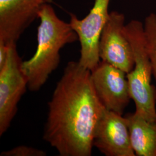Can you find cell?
Listing matches in <instances>:
<instances>
[{"label":"cell","instance_id":"cell-1","mask_svg":"<svg viewBox=\"0 0 156 156\" xmlns=\"http://www.w3.org/2000/svg\"><path fill=\"white\" fill-rule=\"evenodd\" d=\"M105 109L91 71L78 62H69L48 102L44 140L60 156H91L95 130Z\"/></svg>","mask_w":156,"mask_h":156},{"label":"cell","instance_id":"cell-2","mask_svg":"<svg viewBox=\"0 0 156 156\" xmlns=\"http://www.w3.org/2000/svg\"><path fill=\"white\" fill-rule=\"evenodd\" d=\"M38 18L37 49L32 57L22 62L21 66L31 91H39L58 67L60 50L79 41L69 22L60 19L50 4L42 8Z\"/></svg>","mask_w":156,"mask_h":156},{"label":"cell","instance_id":"cell-3","mask_svg":"<svg viewBox=\"0 0 156 156\" xmlns=\"http://www.w3.org/2000/svg\"><path fill=\"white\" fill-rule=\"evenodd\" d=\"M124 32L134 55L133 69L127 74L135 113L147 120L156 119V89L151 85L153 75L145 38L144 24L133 20L126 24Z\"/></svg>","mask_w":156,"mask_h":156},{"label":"cell","instance_id":"cell-4","mask_svg":"<svg viewBox=\"0 0 156 156\" xmlns=\"http://www.w3.org/2000/svg\"><path fill=\"white\" fill-rule=\"evenodd\" d=\"M22 63L16 43L9 44L5 62L0 68V136L10 127L16 115L18 104L28 88Z\"/></svg>","mask_w":156,"mask_h":156},{"label":"cell","instance_id":"cell-5","mask_svg":"<svg viewBox=\"0 0 156 156\" xmlns=\"http://www.w3.org/2000/svg\"><path fill=\"white\" fill-rule=\"evenodd\" d=\"M111 0H94L93 7L85 17L80 19L69 13V23L78 36L80 45L79 63L90 71L101 62L99 42L103 28L108 20Z\"/></svg>","mask_w":156,"mask_h":156},{"label":"cell","instance_id":"cell-6","mask_svg":"<svg viewBox=\"0 0 156 156\" xmlns=\"http://www.w3.org/2000/svg\"><path fill=\"white\" fill-rule=\"evenodd\" d=\"M95 91L106 110L122 115L131 100L127 73L101 61L91 71Z\"/></svg>","mask_w":156,"mask_h":156},{"label":"cell","instance_id":"cell-7","mask_svg":"<svg viewBox=\"0 0 156 156\" xmlns=\"http://www.w3.org/2000/svg\"><path fill=\"white\" fill-rule=\"evenodd\" d=\"M125 16L117 11L109 13L101 35L99 56L105 62L127 74L134 68L133 51L125 32Z\"/></svg>","mask_w":156,"mask_h":156},{"label":"cell","instance_id":"cell-8","mask_svg":"<svg viewBox=\"0 0 156 156\" xmlns=\"http://www.w3.org/2000/svg\"><path fill=\"white\" fill-rule=\"evenodd\" d=\"M53 0H0V41L17 43L24 31L38 18L39 12Z\"/></svg>","mask_w":156,"mask_h":156},{"label":"cell","instance_id":"cell-9","mask_svg":"<svg viewBox=\"0 0 156 156\" xmlns=\"http://www.w3.org/2000/svg\"><path fill=\"white\" fill-rule=\"evenodd\" d=\"M93 146L106 156H135L126 117L105 109L95 130Z\"/></svg>","mask_w":156,"mask_h":156},{"label":"cell","instance_id":"cell-10","mask_svg":"<svg viewBox=\"0 0 156 156\" xmlns=\"http://www.w3.org/2000/svg\"><path fill=\"white\" fill-rule=\"evenodd\" d=\"M125 117L135 156H156V119L147 120L135 112Z\"/></svg>","mask_w":156,"mask_h":156},{"label":"cell","instance_id":"cell-11","mask_svg":"<svg viewBox=\"0 0 156 156\" xmlns=\"http://www.w3.org/2000/svg\"><path fill=\"white\" fill-rule=\"evenodd\" d=\"M144 29L146 46L151 60L153 75L154 76L156 82V14L151 13L146 17Z\"/></svg>","mask_w":156,"mask_h":156},{"label":"cell","instance_id":"cell-12","mask_svg":"<svg viewBox=\"0 0 156 156\" xmlns=\"http://www.w3.org/2000/svg\"><path fill=\"white\" fill-rule=\"evenodd\" d=\"M46 152L41 149L25 145L18 146L1 153V156H46Z\"/></svg>","mask_w":156,"mask_h":156},{"label":"cell","instance_id":"cell-13","mask_svg":"<svg viewBox=\"0 0 156 156\" xmlns=\"http://www.w3.org/2000/svg\"><path fill=\"white\" fill-rule=\"evenodd\" d=\"M9 44L0 41V68L3 66L8 55Z\"/></svg>","mask_w":156,"mask_h":156}]
</instances>
